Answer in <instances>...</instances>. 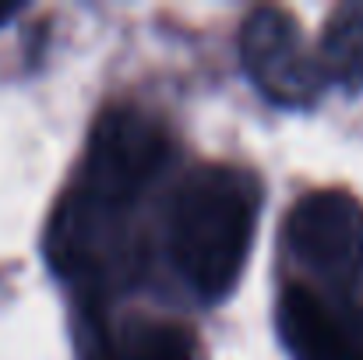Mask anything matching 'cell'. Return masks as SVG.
Segmentation results:
<instances>
[{
	"label": "cell",
	"instance_id": "1",
	"mask_svg": "<svg viewBox=\"0 0 363 360\" xmlns=\"http://www.w3.org/2000/svg\"><path fill=\"white\" fill-rule=\"evenodd\" d=\"M261 212V180L223 163L194 166L166 209V254L184 286L216 304L237 286Z\"/></svg>",
	"mask_w": 363,
	"mask_h": 360
},
{
	"label": "cell",
	"instance_id": "2",
	"mask_svg": "<svg viewBox=\"0 0 363 360\" xmlns=\"http://www.w3.org/2000/svg\"><path fill=\"white\" fill-rule=\"evenodd\" d=\"M173 152L166 124L138 107H113L96 120L74 191L103 209L130 216L141 191Z\"/></svg>",
	"mask_w": 363,
	"mask_h": 360
},
{
	"label": "cell",
	"instance_id": "3",
	"mask_svg": "<svg viewBox=\"0 0 363 360\" xmlns=\"http://www.w3.org/2000/svg\"><path fill=\"white\" fill-rule=\"evenodd\" d=\"M286 244L332 297L363 307V205L346 191H311L286 216Z\"/></svg>",
	"mask_w": 363,
	"mask_h": 360
},
{
	"label": "cell",
	"instance_id": "4",
	"mask_svg": "<svg viewBox=\"0 0 363 360\" xmlns=\"http://www.w3.org/2000/svg\"><path fill=\"white\" fill-rule=\"evenodd\" d=\"M240 60L250 82L279 107H311L325 89V60L282 7H254L240 25Z\"/></svg>",
	"mask_w": 363,
	"mask_h": 360
},
{
	"label": "cell",
	"instance_id": "5",
	"mask_svg": "<svg viewBox=\"0 0 363 360\" xmlns=\"http://www.w3.org/2000/svg\"><path fill=\"white\" fill-rule=\"evenodd\" d=\"M275 325L293 360H363V307L303 283L282 290Z\"/></svg>",
	"mask_w": 363,
	"mask_h": 360
},
{
	"label": "cell",
	"instance_id": "6",
	"mask_svg": "<svg viewBox=\"0 0 363 360\" xmlns=\"http://www.w3.org/2000/svg\"><path fill=\"white\" fill-rule=\"evenodd\" d=\"M89 360H198L194 332L180 322L130 318Z\"/></svg>",
	"mask_w": 363,
	"mask_h": 360
},
{
	"label": "cell",
	"instance_id": "7",
	"mask_svg": "<svg viewBox=\"0 0 363 360\" xmlns=\"http://www.w3.org/2000/svg\"><path fill=\"white\" fill-rule=\"evenodd\" d=\"M321 60L328 75L350 85H363V4H342L328 18Z\"/></svg>",
	"mask_w": 363,
	"mask_h": 360
},
{
	"label": "cell",
	"instance_id": "8",
	"mask_svg": "<svg viewBox=\"0 0 363 360\" xmlns=\"http://www.w3.org/2000/svg\"><path fill=\"white\" fill-rule=\"evenodd\" d=\"M25 11V4H7V0H0V25H7L11 18H18Z\"/></svg>",
	"mask_w": 363,
	"mask_h": 360
}]
</instances>
